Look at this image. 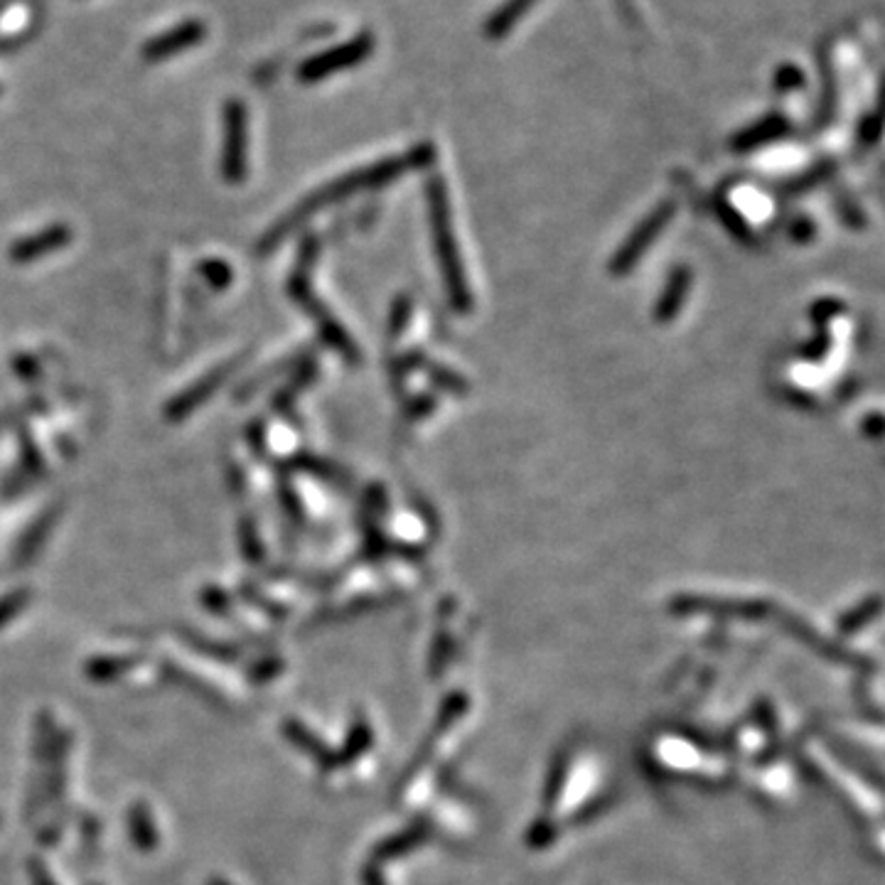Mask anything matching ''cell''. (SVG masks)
Returning a JSON list of instances; mask_svg holds the SVG:
<instances>
[{
  "instance_id": "6da1fadb",
  "label": "cell",
  "mask_w": 885,
  "mask_h": 885,
  "mask_svg": "<svg viewBox=\"0 0 885 885\" xmlns=\"http://www.w3.org/2000/svg\"><path fill=\"white\" fill-rule=\"evenodd\" d=\"M433 224H436L440 263H442V273H446L448 288H450V294H453L456 303L465 306L468 290H465V281H463V269H460V261H458L456 241H453V237H450V222H448V210H446V200H442V195H433Z\"/></svg>"
},
{
  "instance_id": "7a4b0ae2",
  "label": "cell",
  "mask_w": 885,
  "mask_h": 885,
  "mask_svg": "<svg viewBox=\"0 0 885 885\" xmlns=\"http://www.w3.org/2000/svg\"><path fill=\"white\" fill-rule=\"evenodd\" d=\"M666 214H672V210H664L662 212H657L655 216H649V220L643 224V227H639V232H637V237H633L627 241V247L620 251V257H618V263H615V271H623V269H627L630 263H635L637 259H639V253L645 251V247L649 241L655 239V234L664 227V222L670 220V216Z\"/></svg>"
}]
</instances>
